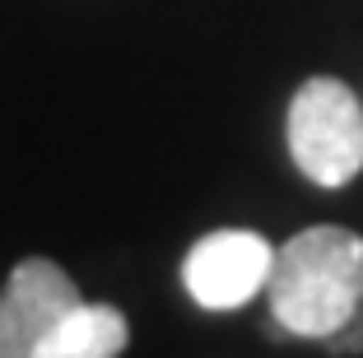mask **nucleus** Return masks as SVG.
<instances>
[{"mask_svg": "<svg viewBox=\"0 0 363 358\" xmlns=\"http://www.w3.org/2000/svg\"><path fill=\"white\" fill-rule=\"evenodd\" d=\"M266 298L279 330L331 340L363 307V237L340 223L303 228L298 237L275 247Z\"/></svg>", "mask_w": 363, "mask_h": 358, "instance_id": "1", "label": "nucleus"}, {"mask_svg": "<svg viewBox=\"0 0 363 358\" xmlns=\"http://www.w3.org/2000/svg\"><path fill=\"white\" fill-rule=\"evenodd\" d=\"M289 154L317 186H350L363 172V103L335 74H312L284 116Z\"/></svg>", "mask_w": 363, "mask_h": 358, "instance_id": "2", "label": "nucleus"}, {"mask_svg": "<svg viewBox=\"0 0 363 358\" xmlns=\"http://www.w3.org/2000/svg\"><path fill=\"white\" fill-rule=\"evenodd\" d=\"M275 270V247L252 228L205 233L182 261V284L205 312H238L257 293H266Z\"/></svg>", "mask_w": 363, "mask_h": 358, "instance_id": "3", "label": "nucleus"}, {"mask_svg": "<svg viewBox=\"0 0 363 358\" xmlns=\"http://www.w3.org/2000/svg\"><path fill=\"white\" fill-rule=\"evenodd\" d=\"M84 303L75 279L47 256H28L10 270L0 293V358H33L38 345Z\"/></svg>", "mask_w": 363, "mask_h": 358, "instance_id": "4", "label": "nucleus"}, {"mask_svg": "<svg viewBox=\"0 0 363 358\" xmlns=\"http://www.w3.org/2000/svg\"><path fill=\"white\" fill-rule=\"evenodd\" d=\"M130 340L121 307L112 303H79L61 326L38 345L33 358H117Z\"/></svg>", "mask_w": 363, "mask_h": 358, "instance_id": "5", "label": "nucleus"}, {"mask_svg": "<svg viewBox=\"0 0 363 358\" xmlns=\"http://www.w3.org/2000/svg\"><path fill=\"white\" fill-rule=\"evenodd\" d=\"M326 345H331L335 354H363V307L350 316V321H345L340 330H335L331 340H326Z\"/></svg>", "mask_w": 363, "mask_h": 358, "instance_id": "6", "label": "nucleus"}]
</instances>
